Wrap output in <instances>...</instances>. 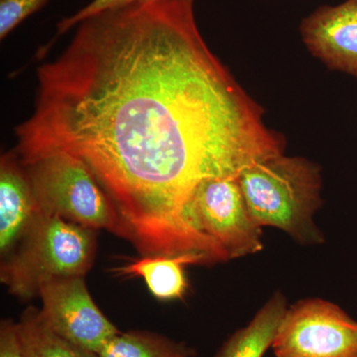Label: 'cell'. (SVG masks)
<instances>
[{"instance_id":"cell-13","label":"cell","mask_w":357,"mask_h":357,"mask_svg":"<svg viewBox=\"0 0 357 357\" xmlns=\"http://www.w3.org/2000/svg\"><path fill=\"white\" fill-rule=\"evenodd\" d=\"M100 357H194L183 342L144 331L119 333L98 352Z\"/></svg>"},{"instance_id":"cell-11","label":"cell","mask_w":357,"mask_h":357,"mask_svg":"<svg viewBox=\"0 0 357 357\" xmlns=\"http://www.w3.org/2000/svg\"><path fill=\"white\" fill-rule=\"evenodd\" d=\"M286 311L283 294H274L248 325L236 331L213 357H263L271 349Z\"/></svg>"},{"instance_id":"cell-2","label":"cell","mask_w":357,"mask_h":357,"mask_svg":"<svg viewBox=\"0 0 357 357\" xmlns=\"http://www.w3.org/2000/svg\"><path fill=\"white\" fill-rule=\"evenodd\" d=\"M238 182L259 227H277L303 245L323 243V234L314 222L323 204V178L314 162L280 155L244 169Z\"/></svg>"},{"instance_id":"cell-9","label":"cell","mask_w":357,"mask_h":357,"mask_svg":"<svg viewBox=\"0 0 357 357\" xmlns=\"http://www.w3.org/2000/svg\"><path fill=\"white\" fill-rule=\"evenodd\" d=\"M25 167L15 151L0 162V255L7 259L27 234L39 213Z\"/></svg>"},{"instance_id":"cell-8","label":"cell","mask_w":357,"mask_h":357,"mask_svg":"<svg viewBox=\"0 0 357 357\" xmlns=\"http://www.w3.org/2000/svg\"><path fill=\"white\" fill-rule=\"evenodd\" d=\"M300 34L326 67L357 79V0L319 7L301 22Z\"/></svg>"},{"instance_id":"cell-16","label":"cell","mask_w":357,"mask_h":357,"mask_svg":"<svg viewBox=\"0 0 357 357\" xmlns=\"http://www.w3.org/2000/svg\"><path fill=\"white\" fill-rule=\"evenodd\" d=\"M0 357H27L21 342L17 324L2 321L0 324Z\"/></svg>"},{"instance_id":"cell-5","label":"cell","mask_w":357,"mask_h":357,"mask_svg":"<svg viewBox=\"0 0 357 357\" xmlns=\"http://www.w3.org/2000/svg\"><path fill=\"white\" fill-rule=\"evenodd\" d=\"M271 349L276 357H357V321L328 301H299L286 311Z\"/></svg>"},{"instance_id":"cell-3","label":"cell","mask_w":357,"mask_h":357,"mask_svg":"<svg viewBox=\"0 0 357 357\" xmlns=\"http://www.w3.org/2000/svg\"><path fill=\"white\" fill-rule=\"evenodd\" d=\"M96 248V229L39 211L13 255L1 261V280L13 295L34 297L45 281L84 277Z\"/></svg>"},{"instance_id":"cell-12","label":"cell","mask_w":357,"mask_h":357,"mask_svg":"<svg viewBox=\"0 0 357 357\" xmlns=\"http://www.w3.org/2000/svg\"><path fill=\"white\" fill-rule=\"evenodd\" d=\"M17 326L27 357H100L54 332L35 307L23 312Z\"/></svg>"},{"instance_id":"cell-6","label":"cell","mask_w":357,"mask_h":357,"mask_svg":"<svg viewBox=\"0 0 357 357\" xmlns=\"http://www.w3.org/2000/svg\"><path fill=\"white\" fill-rule=\"evenodd\" d=\"M192 213L199 229L229 260L262 250V227L249 213L238 177L210 178L201 184L192 201Z\"/></svg>"},{"instance_id":"cell-15","label":"cell","mask_w":357,"mask_h":357,"mask_svg":"<svg viewBox=\"0 0 357 357\" xmlns=\"http://www.w3.org/2000/svg\"><path fill=\"white\" fill-rule=\"evenodd\" d=\"M154 1V0H91L89 4L79 9L76 13L72 14L60 21L57 25V36L69 31L76 27L82 21L93 17L96 14L102 13L109 9L129 6V4L139 3V2Z\"/></svg>"},{"instance_id":"cell-10","label":"cell","mask_w":357,"mask_h":357,"mask_svg":"<svg viewBox=\"0 0 357 357\" xmlns=\"http://www.w3.org/2000/svg\"><path fill=\"white\" fill-rule=\"evenodd\" d=\"M208 265L203 256L195 253L177 255H143L138 259L114 268L112 272L122 278H142L155 298L161 301L182 299L189 283L185 268Z\"/></svg>"},{"instance_id":"cell-1","label":"cell","mask_w":357,"mask_h":357,"mask_svg":"<svg viewBox=\"0 0 357 357\" xmlns=\"http://www.w3.org/2000/svg\"><path fill=\"white\" fill-rule=\"evenodd\" d=\"M196 0H154L82 21L37 70L31 116L15 129L21 163L65 152L84 162L142 255L222 249L199 229V185L280 156L286 141L211 52Z\"/></svg>"},{"instance_id":"cell-7","label":"cell","mask_w":357,"mask_h":357,"mask_svg":"<svg viewBox=\"0 0 357 357\" xmlns=\"http://www.w3.org/2000/svg\"><path fill=\"white\" fill-rule=\"evenodd\" d=\"M41 314L49 326L73 344L98 354L121 333L98 309L84 277H59L41 284Z\"/></svg>"},{"instance_id":"cell-4","label":"cell","mask_w":357,"mask_h":357,"mask_svg":"<svg viewBox=\"0 0 357 357\" xmlns=\"http://www.w3.org/2000/svg\"><path fill=\"white\" fill-rule=\"evenodd\" d=\"M22 164L40 211L130 241L114 204L82 160L51 152Z\"/></svg>"},{"instance_id":"cell-14","label":"cell","mask_w":357,"mask_h":357,"mask_svg":"<svg viewBox=\"0 0 357 357\" xmlns=\"http://www.w3.org/2000/svg\"><path fill=\"white\" fill-rule=\"evenodd\" d=\"M47 0H0V38L3 40Z\"/></svg>"}]
</instances>
